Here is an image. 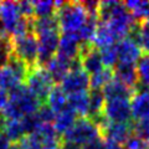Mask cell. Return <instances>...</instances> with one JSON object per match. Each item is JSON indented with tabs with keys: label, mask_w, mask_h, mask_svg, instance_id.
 <instances>
[{
	"label": "cell",
	"mask_w": 149,
	"mask_h": 149,
	"mask_svg": "<svg viewBox=\"0 0 149 149\" xmlns=\"http://www.w3.org/2000/svg\"><path fill=\"white\" fill-rule=\"evenodd\" d=\"M41 106V102L32 95L26 85H20L9 92V101L3 109L4 119L20 120L27 114L35 113Z\"/></svg>",
	"instance_id": "obj_1"
},
{
	"label": "cell",
	"mask_w": 149,
	"mask_h": 149,
	"mask_svg": "<svg viewBox=\"0 0 149 149\" xmlns=\"http://www.w3.org/2000/svg\"><path fill=\"white\" fill-rule=\"evenodd\" d=\"M46 104L56 114L68 107V96L63 92V90L60 86H55L46 98Z\"/></svg>",
	"instance_id": "obj_20"
},
{
	"label": "cell",
	"mask_w": 149,
	"mask_h": 149,
	"mask_svg": "<svg viewBox=\"0 0 149 149\" xmlns=\"http://www.w3.org/2000/svg\"><path fill=\"white\" fill-rule=\"evenodd\" d=\"M13 57V42L9 36L0 37V67L6 66Z\"/></svg>",
	"instance_id": "obj_30"
},
{
	"label": "cell",
	"mask_w": 149,
	"mask_h": 149,
	"mask_svg": "<svg viewBox=\"0 0 149 149\" xmlns=\"http://www.w3.org/2000/svg\"><path fill=\"white\" fill-rule=\"evenodd\" d=\"M61 1H51V0H39L32 1L34 5V16L35 17H50L55 16L56 11Z\"/></svg>",
	"instance_id": "obj_27"
},
{
	"label": "cell",
	"mask_w": 149,
	"mask_h": 149,
	"mask_svg": "<svg viewBox=\"0 0 149 149\" xmlns=\"http://www.w3.org/2000/svg\"><path fill=\"white\" fill-rule=\"evenodd\" d=\"M112 71H113V78L124 83L125 86L133 88V90L138 86V73L136 63L117 62L116 66L112 68Z\"/></svg>",
	"instance_id": "obj_16"
},
{
	"label": "cell",
	"mask_w": 149,
	"mask_h": 149,
	"mask_svg": "<svg viewBox=\"0 0 149 149\" xmlns=\"http://www.w3.org/2000/svg\"><path fill=\"white\" fill-rule=\"evenodd\" d=\"M22 82L24 81L21 80V77L9 65L0 67V90L9 93L14 88L22 85Z\"/></svg>",
	"instance_id": "obj_21"
},
{
	"label": "cell",
	"mask_w": 149,
	"mask_h": 149,
	"mask_svg": "<svg viewBox=\"0 0 149 149\" xmlns=\"http://www.w3.org/2000/svg\"><path fill=\"white\" fill-rule=\"evenodd\" d=\"M133 136L149 144V119L139 120L133 124Z\"/></svg>",
	"instance_id": "obj_33"
},
{
	"label": "cell",
	"mask_w": 149,
	"mask_h": 149,
	"mask_svg": "<svg viewBox=\"0 0 149 149\" xmlns=\"http://www.w3.org/2000/svg\"><path fill=\"white\" fill-rule=\"evenodd\" d=\"M100 139H102L101 128L96 124L95 120L88 117H81L74 122L71 129L63 134L61 141L73 143L83 148Z\"/></svg>",
	"instance_id": "obj_2"
},
{
	"label": "cell",
	"mask_w": 149,
	"mask_h": 149,
	"mask_svg": "<svg viewBox=\"0 0 149 149\" xmlns=\"http://www.w3.org/2000/svg\"><path fill=\"white\" fill-rule=\"evenodd\" d=\"M25 81H26V87L32 92V95L41 103H44L46 101L49 93L55 87V82L52 81L49 72L46 71L44 66H40V65L31 67L29 70Z\"/></svg>",
	"instance_id": "obj_4"
},
{
	"label": "cell",
	"mask_w": 149,
	"mask_h": 149,
	"mask_svg": "<svg viewBox=\"0 0 149 149\" xmlns=\"http://www.w3.org/2000/svg\"><path fill=\"white\" fill-rule=\"evenodd\" d=\"M116 49H117L118 62L137 63L138 60L143 56L142 49L130 37H125V39L118 41L116 44Z\"/></svg>",
	"instance_id": "obj_14"
},
{
	"label": "cell",
	"mask_w": 149,
	"mask_h": 149,
	"mask_svg": "<svg viewBox=\"0 0 149 149\" xmlns=\"http://www.w3.org/2000/svg\"><path fill=\"white\" fill-rule=\"evenodd\" d=\"M19 10L21 16L26 19H34V5L32 1H20L19 3Z\"/></svg>",
	"instance_id": "obj_36"
},
{
	"label": "cell",
	"mask_w": 149,
	"mask_h": 149,
	"mask_svg": "<svg viewBox=\"0 0 149 149\" xmlns=\"http://www.w3.org/2000/svg\"><path fill=\"white\" fill-rule=\"evenodd\" d=\"M68 107L77 116L87 117L88 116V92L70 95L68 96Z\"/></svg>",
	"instance_id": "obj_24"
},
{
	"label": "cell",
	"mask_w": 149,
	"mask_h": 149,
	"mask_svg": "<svg viewBox=\"0 0 149 149\" xmlns=\"http://www.w3.org/2000/svg\"><path fill=\"white\" fill-rule=\"evenodd\" d=\"M124 6L133 15L137 22H141L144 19L149 17V1H146V0H129V1L124 3Z\"/></svg>",
	"instance_id": "obj_26"
},
{
	"label": "cell",
	"mask_w": 149,
	"mask_h": 149,
	"mask_svg": "<svg viewBox=\"0 0 149 149\" xmlns=\"http://www.w3.org/2000/svg\"><path fill=\"white\" fill-rule=\"evenodd\" d=\"M103 96L106 101L108 100H116V98H128L130 100V97L133 96L134 90L128 86H125L124 83L119 82L118 80L113 78L111 82H108L107 85L102 88Z\"/></svg>",
	"instance_id": "obj_17"
},
{
	"label": "cell",
	"mask_w": 149,
	"mask_h": 149,
	"mask_svg": "<svg viewBox=\"0 0 149 149\" xmlns=\"http://www.w3.org/2000/svg\"><path fill=\"white\" fill-rule=\"evenodd\" d=\"M76 120H77V114L70 107H67L66 109L56 113L52 125L58 136H63L67 130L72 128V125L74 124Z\"/></svg>",
	"instance_id": "obj_19"
},
{
	"label": "cell",
	"mask_w": 149,
	"mask_h": 149,
	"mask_svg": "<svg viewBox=\"0 0 149 149\" xmlns=\"http://www.w3.org/2000/svg\"><path fill=\"white\" fill-rule=\"evenodd\" d=\"M78 60H80V65L82 70L88 76L95 74L97 72H100L102 68H104L100 50L95 49L92 45L83 46Z\"/></svg>",
	"instance_id": "obj_13"
},
{
	"label": "cell",
	"mask_w": 149,
	"mask_h": 149,
	"mask_svg": "<svg viewBox=\"0 0 149 149\" xmlns=\"http://www.w3.org/2000/svg\"><path fill=\"white\" fill-rule=\"evenodd\" d=\"M55 16L62 32H77L88 17L86 10L78 1H61Z\"/></svg>",
	"instance_id": "obj_3"
},
{
	"label": "cell",
	"mask_w": 149,
	"mask_h": 149,
	"mask_svg": "<svg viewBox=\"0 0 149 149\" xmlns=\"http://www.w3.org/2000/svg\"><path fill=\"white\" fill-rule=\"evenodd\" d=\"M123 149H124V148H123Z\"/></svg>",
	"instance_id": "obj_41"
},
{
	"label": "cell",
	"mask_w": 149,
	"mask_h": 149,
	"mask_svg": "<svg viewBox=\"0 0 149 149\" xmlns=\"http://www.w3.org/2000/svg\"><path fill=\"white\" fill-rule=\"evenodd\" d=\"M36 114H37L40 122L42 124H52L54 119H55V116H56L46 103H41L39 109L36 111Z\"/></svg>",
	"instance_id": "obj_34"
},
{
	"label": "cell",
	"mask_w": 149,
	"mask_h": 149,
	"mask_svg": "<svg viewBox=\"0 0 149 149\" xmlns=\"http://www.w3.org/2000/svg\"><path fill=\"white\" fill-rule=\"evenodd\" d=\"M97 25H98V19H97V16H88L87 20L85 21V24L76 32L83 46L92 45V40H93V36H95Z\"/></svg>",
	"instance_id": "obj_25"
},
{
	"label": "cell",
	"mask_w": 149,
	"mask_h": 149,
	"mask_svg": "<svg viewBox=\"0 0 149 149\" xmlns=\"http://www.w3.org/2000/svg\"><path fill=\"white\" fill-rule=\"evenodd\" d=\"M35 36L37 39V45H39L37 65L45 66L57 54V47H58V41H60L61 32H60V30H50V31L37 34Z\"/></svg>",
	"instance_id": "obj_6"
},
{
	"label": "cell",
	"mask_w": 149,
	"mask_h": 149,
	"mask_svg": "<svg viewBox=\"0 0 149 149\" xmlns=\"http://www.w3.org/2000/svg\"><path fill=\"white\" fill-rule=\"evenodd\" d=\"M21 14L19 10V3L16 1H1L0 3V20H1L6 35L11 39V35L19 21L21 20Z\"/></svg>",
	"instance_id": "obj_12"
},
{
	"label": "cell",
	"mask_w": 149,
	"mask_h": 149,
	"mask_svg": "<svg viewBox=\"0 0 149 149\" xmlns=\"http://www.w3.org/2000/svg\"><path fill=\"white\" fill-rule=\"evenodd\" d=\"M102 114L111 123H129V119L132 118L130 100L116 98L106 101Z\"/></svg>",
	"instance_id": "obj_7"
},
{
	"label": "cell",
	"mask_w": 149,
	"mask_h": 149,
	"mask_svg": "<svg viewBox=\"0 0 149 149\" xmlns=\"http://www.w3.org/2000/svg\"><path fill=\"white\" fill-rule=\"evenodd\" d=\"M10 149H21V148H20V146H19V143H16V144H11Z\"/></svg>",
	"instance_id": "obj_39"
},
{
	"label": "cell",
	"mask_w": 149,
	"mask_h": 149,
	"mask_svg": "<svg viewBox=\"0 0 149 149\" xmlns=\"http://www.w3.org/2000/svg\"><path fill=\"white\" fill-rule=\"evenodd\" d=\"M130 112L137 122L149 119V87L138 85L134 88L130 97Z\"/></svg>",
	"instance_id": "obj_9"
},
{
	"label": "cell",
	"mask_w": 149,
	"mask_h": 149,
	"mask_svg": "<svg viewBox=\"0 0 149 149\" xmlns=\"http://www.w3.org/2000/svg\"><path fill=\"white\" fill-rule=\"evenodd\" d=\"M82 47L83 45L81 44L76 32H62L58 41L57 55L70 61H76L80 57Z\"/></svg>",
	"instance_id": "obj_11"
},
{
	"label": "cell",
	"mask_w": 149,
	"mask_h": 149,
	"mask_svg": "<svg viewBox=\"0 0 149 149\" xmlns=\"http://www.w3.org/2000/svg\"><path fill=\"white\" fill-rule=\"evenodd\" d=\"M118 42V40L116 39L114 34L111 31V29L104 22H98L97 29L95 32L92 40V46L97 50H102L106 47H109L112 45H116Z\"/></svg>",
	"instance_id": "obj_18"
},
{
	"label": "cell",
	"mask_w": 149,
	"mask_h": 149,
	"mask_svg": "<svg viewBox=\"0 0 149 149\" xmlns=\"http://www.w3.org/2000/svg\"><path fill=\"white\" fill-rule=\"evenodd\" d=\"M1 122H3V120H1V119H0V129H1Z\"/></svg>",
	"instance_id": "obj_40"
},
{
	"label": "cell",
	"mask_w": 149,
	"mask_h": 149,
	"mask_svg": "<svg viewBox=\"0 0 149 149\" xmlns=\"http://www.w3.org/2000/svg\"><path fill=\"white\" fill-rule=\"evenodd\" d=\"M113 80L112 68H102L100 72L90 76V88L91 90H102L107 83Z\"/></svg>",
	"instance_id": "obj_28"
},
{
	"label": "cell",
	"mask_w": 149,
	"mask_h": 149,
	"mask_svg": "<svg viewBox=\"0 0 149 149\" xmlns=\"http://www.w3.org/2000/svg\"><path fill=\"white\" fill-rule=\"evenodd\" d=\"M102 138L104 141L113 142L119 146H124L125 142L133 136V124L129 123H107L101 128Z\"/></svg>",
	"instance_id": "obj_10"
},
{
	"label": "cell",
	"mask_w": 149,
	"mask_h": 149,
	"mask_svg": "<svg viewBox=\"0 0 149 149\" xmlns=\"http://www.w3.org/2000/svg\"><path fill=\"white\" fill-rule=\"evenodd\" d=\"M0 132H3L8 139L13 144H16L24 138L26 134L22 129V125L20 120H14V119H4L1 122V129Z\"/></svg>",
	"instance_id": "obj_22"
},
{
	"label": "cell",
	"mask_w": 149,
	"mask_h": 149,
	"mask_svg": "<svg viewBox=\"0 0 149 149\" xmlns=\"http://www.w3.org/2000/svg\"><path fill=\"white\" fill-rule=\"evenodd\" d=\"M9 101V93L0 90V112H3V109L5 108V106L8 104Z\"/></svg>",
	"instance_id": "obj_38"
},
{
	"label": "cell",
	"mask_w": 149,
	"mask_h": 149,
	"mask_svg": "<svg viewBox=\"0 0 149 149\" xmlns=\"http://www.w3.org/2000/svg\"><path fill=\"white\" fill-rule=\"evenodd\" d=\"M138 73V85L149 87V54L143 55L136 63Z\"/></svg>",
	"instance_id": "obj_29"
},
{
	"label": "cell",
	"mask_w": 149,
	"mask_h": 149,
	"mask_svg": "<svg viewBox=\"0 0 149 149\" xmlns=\"http://www.w3.org/2000/svg\"><path fill=\"white\" fill-rule=\"evenodd\" d=\"M123 148L124 149H149V144L143 142L142 139H139L136 136H132L125 142Z\"/></svg>",
	"instance_id": "obj_35"
},
{
	"label": "cell",
	"mask_w": 149,
	"mask_h": 149,
	"mask_svg": "<svg viewBox=\"0 0 149 149\" xmlns=\"http://www.w3.org/2000/svg\"><path fill=\"white\" fill-rule=\"evenodd\" d=\"M13 42V56L17 60L22 61L29 68L37 66V58H39V45H37L36 36L30 34L14 37Z\"/></svg>",
	"instance_id": "obj_5"
},
{
	"label": "cell",
	"mask_w": 149,
	"mask_h": 149,
	"mask_svg": "<svg viewBox=\"0 0 149 149\" xmlns=\"http://www.w3.org/2000/svg\"><path fill=\"white\" fill-rule=\"evenodd\" d=\"M100 52H101L102 62H103L104 67L112 68L113 66H116V63L118 62V55H117L116 45H112V46H109V47L102 49V50H100Z\"/></svg>",
	"instance_id": "obj_32"
},
{
	"label": "cell",
	"mask_w": 149,
	"mask_h": 149,
	"mask_svg": "<svg viewBox=\"0 0 149 149\" xmlns=\"http://www.w3.org/2000/svg\"><path fill=\"white\" fill-rule=\"evenodd\" d=\"M106 98L102 90H91L88 92V116L91 119L98 118L102 116L104 108Z\"/></svg>",
	"instance_id": "obj_23"
},
{
	"label": "cell",
	"mask_w": 149,
	"mask_h": 149,
	"mask_svg": "<svg viewBox=\"0 0 149 149\" xmlns=\"http://www.w3.org/2000/svg\"><path fill=\"white\" fill-rule=\"evenodd\" d=\"M20 122H21L22 129H24V132H25L26 136L35 133L36 130L39 129L40 125L42 124L40 122L39 117H37L36 112H35V113H31V114H27V116H25V117H22L20 119Z\"/></svg>",
	"instance_id": "obj_31"
},
{
	"label": "cell",
	"mask_w": 149,
	"mask_h": 149,
	"mask_svg": "<svg viewBox=\"0 0 149 149\" xmlns=\"http://www.w3.org/2000/svg\"><path fill=\"white\" fill-rule=\"evenodd\" d=\"M63 92L67 96L74 95V93H81V92H88L90 88V76L83 71L81 65L78 63L76 66L71 68L66 77L62 80L61 86Z\"/></svg>",
	"instance_id": "obj_8"
},
{
	"label": "cell",
	"mask_w": 149,
	"mask_h": 149,
	"mask_svg": "<svg viewBox=\"0 0 149 149\" xmlns=\"http://www.w3.org/2000/svg\"><path fill=\"white\" fill-rule=\"evenodd\" d=\"M11 142L8 139V137L3 132H0V149H10Z\"/></svg>",
	"instance_id": "obj_37"
},
{
	"label": "cell",
	"mask_w": 149,
	"mask_h": 149,
	"mask_svg": "<svg viewBox=\"0 0 149 149\" xmlns=\"http://www.w3.org/2000/svg\"><path fill=\"white\" fill-rule=\"evenodd\" d=\"M73 62L74 61H70V60L56 54L44 67L46 68V71L49 72L51 78H52V81L55 83H60L66 77V74L71 71Z\"/></svg>",
	"instance_id": "obj_15"
}]
</instances>
